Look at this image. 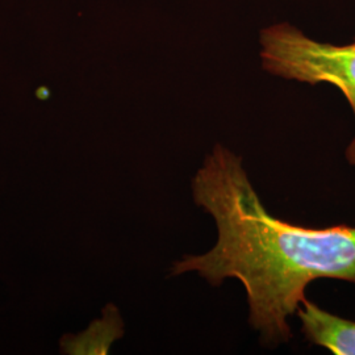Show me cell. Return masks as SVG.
Masks as SVG:
<instances>
[{
    "label": "cell",
    "mask_w": 355,
    "mask_h": 355,
    "mask_svg": "<svg viewBox=\"0 0 355 355\" xmlns=\"http://www.w3.org/2000/svg\"><path fill=\"white\" fill-rule=\"evenodd\" d=\"M296 313L308 341L333 354L355 355V322L331 315L306 299Z\"/></svg>",
    "instance_id": "3957f363"
},
{
    "label": "cell",
    "mask_w": 355,
    "mask_h": 355,
    "mask_svg": "<svg viewBox=\"0 0 355 355\" xmlns=\"http://www.w3.org/2000/svg\"><path fill=\"white\" fill-rule=\"evenodd\" d=\"M193 202L215 218L217 242L202 255H186L173 266L177 277L195 271L212 286L242 283L249 321L268 345L291 338L288 318L316 279L355 284V228L312 229L267 212L242 159L216 145L192 179Z\"/></svg>",
    "instance_id": "6da1fadb"
},
{
    "label": "cell",
    "mask_w": 355,
    "mask_h": 355,
    "mask_svg": "<svg viewBox=\"0 0 355 355\" xmlns=\"http://www.w3.org/2000/svg\"><path fill=\"white\" fill-rule=\"evenodd\" d=\"M261 45L263 69L270 74L308 85H331L343 92L355 116V40L349 45L318 42L282 23L261 33ZM346 159L355 166V137L346 149Z\"/></svg>",
    "instance_id": "7a4b0ae2"
}]
</instances>
